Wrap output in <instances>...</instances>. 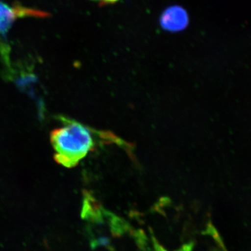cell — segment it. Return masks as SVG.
<instances>
[{
	"instance_id": "obj_5",
	"label": "cell",
	"mask_w": 251,
	"mask_h": 251,
	"mask_svg": "<svg viewBox=\"0 0 251 251\" xmlns=\"http://www.w3.org/2000/svg\"><path fill=\"white\" fill-rule=\"evenodd\" d=\"M94 1H99L101 4H113L119 0H94Z\"/></svg>"
},
{
	"instance_id": "obj_3",
	"label": "cell",
	"mask_w": 251,
	"mask_h": 251,
	"mask_svg": "<svg viewBox=\"0 0 251 251\" xmlns=\"http://www.w3.org/2000/svg\"><path fill=\"white\" fill-rule=\"evenodd\" d=\"M28 16H39L40 13L24 8L11 7L0 2V33L5 34L18 18Z\"/></svg>"
},
{
	"instance_id": "obj_4",
	"label": "cell",
	"mask_w": 251,
	"mask_h": 251,
	"mask_svg": "<svg viewBox=\"0 0 251 251\" xmlns=\"http://www.w3.org/2000/svg\"><path fill=\"white\" fill-rule=\"evenodd\" d=\"M105 209L90 193H84L82 217L95 224H103Z\"/></svg>"
},
{
	"instance_id": "obj_1",
	"label": "cell",
	"mask_w": 251,
	"mask_h": 251,
	"mask_svg": "<svg viewBox=\"0 0 251 251\" xmlns=\"http://www.w3.org/2000/svg\"><path fill=\"white\" fill-rule=\"evenodd\" d=\"M51 143L56 161L66 168L76 166L100 144H115L126 150H130V145L116 135L93 129L68 119H62V126L52 132Z\"/></svg>"
},
{
	"instance_id": "obj_2",
	"label": "cell",
	"mask_w": 251,
	"mask_h": 251,
	"mask_svg": "<svg viewBox=\"0 0 251 251\" xmlns=\"http://www.w3.org/2000/svg\"><path fill=\"white\" fill-rule=\"evenodd\" d=\"M186 11L180 6H171L162 14L161 24L163 29L171 31L182 30L188 24Z\"/></svg>"
}]
</instances>
